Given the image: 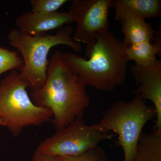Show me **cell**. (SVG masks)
Returning a JSON list of instances; mask_svg holds the SVG:
<instances>
[{"instance_id": "15", "label": "cell", "mask_w": 161, "mask_h": 161, "mask_svg": "<svg viewBox=\"0 0 161 161\" xmlns=\"http://www.w3.org/2000/svg\"><path fill=\"white\" fill-rule=\"evenodd\" d=\"M57 157L60 161H108L106 153L98 146L76 156Z\"/></svg>"}, {"instance_id": "5", "label": "cell", "mask_w": 161, "mask_h": 161, "mask_svg": "<svg viewBox=\"0 0 161 161\" xmlns=\"http://www.w3.org/2000/svg\"><path fill=\"white\" fill-rule=\"evenodd\" d=\"M156 116L154 107L147 105L145 100L136 95L129 101L113 103L99 123L108 132L112 131L118 134L115 145L122 148L124 161H131L143 128Z\"/></svg>"}, {"instance_id": "6", "label": "cell", "mask_w": 161, "mask_h": 161, "mask_svg": "<svg viewBox=\"0 0 161 161\" xmlns=\"http://www.w3.org/2000/svg\"><path fill=\"white\" fill-rule=\"evenodd\" d=\"M108 132L99 122L87 125L83 117H78L41 142L36 150L53 156H76L98 147L102 141L112 139L114 135Z\"/></svg>"}, {"instance_id": "12", "label": "cell", "mask_w": 161, "mask_h": 161, "mask_svg": "<svg viewBox=\"0 0 161 161\" xmlns=\"http://www.w3.org/2000/svg\"><path fill=\"white\" fill-rule=\"evenodd\" d=\"M131 161H161V131L142 132Z\"/></svg>"}, {"instance_id": "3", "label": "cell", "mask_w": 161, "mask_h": 161, "mask_svg": "<svg viewBox=\"0 0 161 161\" xmlns=\"http://www.w3.org/2000/svg\"><path fill=\"white\" fill-rule=\"evenodd\" d=\"M73 26L67 25L59 29L54 35L29 36L17 28L9 32L7 38L9 44L17 49L24 61L20 75L29 84L32 91L42 88L46 82L49 61L47 57L52 47L64 45L76 53L81 51L80 43L73 40Z\"/></svg>"}, {"instance_id": "8", "label": "cell", "mask_w": 161, "mask_h": 161, "mask_svg": "<svg viewBox=\"0 0 161 161\" xmlns=\"http://www.w3.org/2000/svg\"><path fill=\"white\" fill-rule=\"evenodd\" d=\"M130 72L136 83L140 85L134 94L153 103L157 118L153 129L161 131V61L157 60L145 66L133 64L130 67Z\"/></svg>"}, {"instance_id": "1", "label": "cell", "mask_w": 161, "mask_h": 161, "mask_svg": "<svg viewBox=\"0 0 161 161\" xmlns=\"http://www.w3.org/2000/svg\"><path fill=\"white\" fill-rule=\"evenodd\" d=\"M62 53L60 50L55 52L49 60L45 84L31 93L36 106L51 110L50 121L57 130L83 117L91 101L85 86L64 63Z\"/></svg>"}, {"instance_id": "7", "label": "cell", "mask_w": 161, "mask_h": 161, "mask_svg": "<svg viewBox=\"0 0 161 161\" xmlns=\"http://www.w3.org/2000/svg\"><path fill=\"white\" fill-rule=\"evenodd\" d=\"M112 0H74L68 12L77 27L73 40L86 46L96 41L99 34L109 31L108 13Z\"/></svg>"}, {"instance_id": "2", "label": "cell", "mask_w": 161, "mask_h": 161, "mask_svg": "<svg viewBox=\"0 0 161 161\" xmlns=\"http://www.w3.org/2000/svg\"><path fill=\"white\" fill-rule=\"evenodd\" d=\"M96 39L95 43L86 47L89 59L70 52L63 53L62 57L86 86L112 92L122 85L126 78L130 61L126 47L109 31L99 34Z\"/></svg>"}, {"instance_id": "18", "label": "cell", "mask_w": 161, "mask_h": 161, "mask_svg": "<svg viewBox=\"0 0 161 161\" xmlns=\"http://www.w3.org/2000/svg\"><path fill=\"white\" fill-rule=\"evenodd\" d=\"M0 126H3V121L1 119H0Z\"/></svg>"}, {"instance_id": "17", "label": "cell", "mask_w": 161, "mask_h": 161, "mask_svg": "<svg viewBox=\"0 0 161 161\" xmlns=\"http://www.w3.org/2000/svg\"><path fill=\"white\" fill-rule=\"evenodd\" d=\"M32 161H60L57 156L47 155L36 150L32 157Z\"/></svg>"}, {"instance_id": "14", "label": "cell", "mask_w": 161, "mask_h": 161, "mask_svg": "<svg viewBox=\"0 0 161 161\" xmlns=\"http://www.w3.org/2000/svg\"><path fill=\"white\" fill-rule=\"evenodd\" d=\"M24 65L23 58L19 53L0 47V75L9 70L21 71Z\"/></svg>"}, {"instance_id": "9", "label": "cell", "mask_w": 161, "mask_h": 161, "mask_svg": "<svg viewBox=\"0 0 161 161\" xmlns=\"http://www.w3.org/2000/svg\"><path fill=\"white\" fill-rule=\"evenodd\" d=\"M73 22L68 12L57 11L52 13L26 12L17 18L15 25L16 28L24 34L41 36Z\"/></svg>"}, {"instance_id": "13", "label": "cell", "mask_w": 161, "mask_h": 161, "mask_svg": "<svg viewBox=\"0 0 161 161\" xmlns=\"http://www.w3.org/2000/svg\"><path fill=\"white\" fill-rule=\"evenodd\" d=\"M153 43L144 41L134 43L126 47V52L130 60H133L136 65L145 66L157 61L156 56L161 53L160 38L155 39Z\"/></svg>"}, {"instance_id": "16", "label": "cell", "mask_w": 161, "mask_h": 161, "mask_svg": "<svg viewBox=\"0 0 161 161\" xmlns=\"http://www.w3.org/2000/svg\"><path fill=\"white\" fill-rule=\"evenodd\" d=\"M67 0H31V12L52 13L58 11L61 6L67 3Z\"/></svg>"}, {"instance_id": "10", "label": "cell", "mask_w": 161, "mask_h": 161, "mask_svg": "<svg viewBox=\"0 0 161 161\" xmlns=\"http://www.w3.org/2000/svg\"><path fill=\"white\" fill-rule=\"evenodd\" d=\"M115 9L116 20L129 18L146 20L158 17L161 12L160 0H112L111 8Z\"/></svg>"}, {"instance_id": "11", "label": "cell", "mask_w": 161, "mask_h": 161, "mask_svg": "<svg viewBox=\"0 0 161 161\" xmlns=\"http://www.w3.org/2000/svg\"><path fill=\"white\" fill-rule=\"evenodd\" d=\"M125 36L123 42L126 47L144 41H154L156 32L151 24L143 19L129 18L120 21Z\"/></svg>"}, {"instance_id": "4", "label": "cell", "mask_w": 161, "mask_h": 161, "mask_svg": "<svg viewBox=\"0 0 161 161\" xmlns=\"http://www.w3.org/2000/svg\"><path fill=\"white\" fill-rule=\"evenodd\" d=\"M28 87L29 84L15 70L0 81V119L14 137L25 127L41 125L53 117L51 110L34 103L26 91Z\"/></svg>"}]
</instances>
